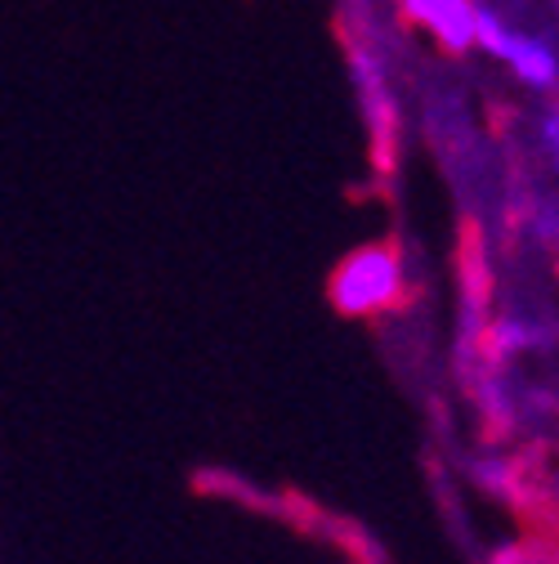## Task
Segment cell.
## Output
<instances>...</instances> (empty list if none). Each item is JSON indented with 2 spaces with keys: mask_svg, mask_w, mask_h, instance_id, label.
<instances>
[{
  "mask_svg": "<svg viewBox=\"0 0 559 564\" xmlns=\"http://www.w3.org/2000/svg\"><path fill=\"white\" fill-rule=\"evenodd\" d=\"M403 292H407L403 260L385 242H372V247H359L354 256H344L331 278V301L349 318H376V314L394 310L403 301Z\"/></svg>",
  "mask_w": 559,
  "mask_h": 564,
  "instance_id": "cell-1",
  "label": "cell"
},
{
  "mask_svg": "<svg viewBox=\"0 0 559 564\" xmlns=\"http://www.w3.org/2000/svg\"><path fill=\"white\" fill-rule=\"evenodd\" d=\"M474 50L506 63L515 73V82H524L537 95H555L559 90V54L541 36H528V32L511 28L493 6L474 10Z\"/></svg>",
  "mask_w": 559,
  "mask_h": 564,
  "instance_id": "cell-2",
  "label": "cell"
},
{
  "mask_svg": "<svg viewBox=\"0 0 559 564\" xmlns=\"http://www.w3.org/2000/svg\"><path fill=\"white\" fill-rule=\"evenodd\" d=\"M474 10L479 0H398V14L407 28L426 32L443 54H470L474 50Z\"/></svg>",
  "mask_w": 559,
  "mask_h": 564,
  "instance_id": "cell-3",
  "label": "cell"
},
{
  "mask_svg": "<svg viewBox=\"0 0 559 564\" xmlns=\"http://www.w3.org/2000/svg\"><path fill=\"white\" fill-rule=\"evenodd\" d=\"M349 73H354V86H359V99H363L372 134L381 139V144H394V134H398V104H394V90H390L385 58L354 41V45H349Z\"/></svg>",
  "mask_w": 559,
  "mask_h": 564,
  "instance_id": "cell-4",
  "label": "cell"
},
{
  "mask_svg": "<svg viewBox=\"0 0 559 564\" xmlns=\"http://www.w3.org/2000/svg\"><path fill=\"white\" fill-rule=\"evenodd\" d=\"M524 216H528V238L537 242V247H550V251H559V197H533L528 206H524Z\"/></svg>",
  "mask_w": 559,
  "mask_h": 564,
  "instance_id": "cell-5",
  "label": "cell"
},
{
  "mask_svg": "<svg viewBox=\"0 0 559 564\" xmlns=\"http://www.w3.org/2000/svg\"><path fill=\"white\" fill-rule=\"evenodd\" d=\"M537 144H541V153L550 158V166L559 171V104H550V108L537 117Z\"/></svg>",
  "mask_w": 559,
  "mask_h": 564,
  "instance_id": "cell-6",
  "label": "cell"
}]
</instances>
